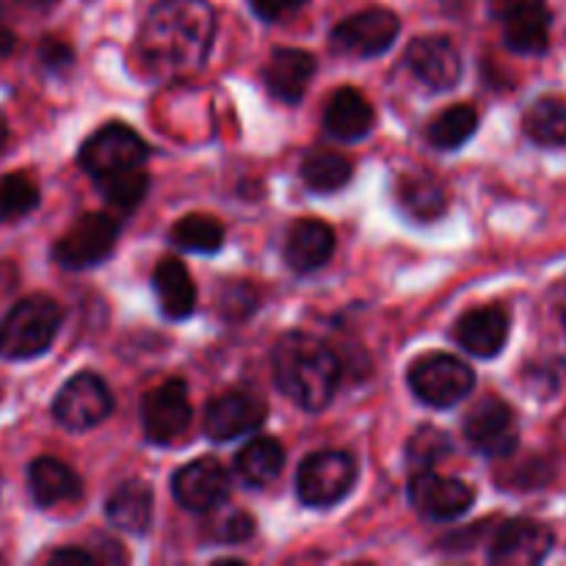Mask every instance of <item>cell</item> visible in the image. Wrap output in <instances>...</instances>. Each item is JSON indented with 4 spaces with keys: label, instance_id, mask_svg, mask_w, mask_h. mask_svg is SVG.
<instances>
[{
    "label": "cell",
    "instance_id": "1",
    "mask_svg": "<svg viewBox=\"0 0 566 566\" xmlns=\"http://www.w3.org/2000/svg\"><path fill=\"white\" fill-rule=\"evenodd\" d=\"M213 33L208 0H158L138 31V61L158 81H180L202 70Z\"/></svg>",
    "mask_w": 566,
    "mask_h": 566
},
{
    "label": "cell",
    "instance_id": "2",
    "mask_svg": "<svg viewBox=\"0 0 566 566\" xmlns=\"http://www.w3.org/2000/svg\"><path fill=\"white\" fill-rule=\"evenodd\" d=\"M274 379L296 407L321 412L340 385V359L318 337L291 332L274 346Z\"/></svg>",
    "mask_w": 566,
    "mask_h": 566
},
{
    "label": "cell",
    "instance_id": "3",
    "mask_svg": "<svg viewBox=\"0 0 566 566\" xmlns=\"http://www.w3.org/2000/svg\"><path fill=\"white\" fill-rule=\"evenodd\" d=\"M61 329V307L50 296H28L11 307L0 324V354L6 359H33L53 346Z\"/></svg>",
    "mask_w": 566,
    "mask_h": 566
},
{
    "label": "cell",
    "instance_id": "4",
    "mask_svg": "<svg viewBox=\"0 0 566 566\" xmlns=\"http://www.w3.org/2000/svg\"><path fill=\"white\" fill-rule=\"evenodd\" d=\"M473 385V368L451 354H426L409 368V387L426 407H457L462 398L470 396Z\"/></svg>",
    "mask_w": 566,
    "mask_h": 566
},
{
    "label": "cell",
    "instance_id": "5",
    "mask_svg": "<svg viewBox=\"0 0 566 566\" xmlns=\"http://www.w3.org/2000/svg\"><path fill=\"white\" fill-rule=\"evenodd\" d=\"M357 481V462L346 451H318L298 468L296 492L304 506L326 509L340 503Z\"/></svg>",
    "mask_w": 566,
    "mask_h": 566
},
{
    "label": "cell",
    "instance_id": "6",
    "mask_svg": "<svg viewBox=\"0 0 566 566\" xmlns=\"http://www.w3.org/2000/svg\"><path fill=\"white\" fill-rule=\"evenodd\" d=\"M119 219L111 213H86L66 230V235L55 243V263L70 271L92 269L111 258L119 241Z\"/></svg>",
    "mask_w": 566,
    "mask_h": 566
},
{
    "label": "cell",
    "instance_id": "7",
    "mask_svg": "<svg viewBox=\"0 0 566 566\" xmlns=\"http://www.w3.org/2000/svg\"><path fill=\"white\" fill-rule=\"evenodd\" d=\"M147 153V144L133 127L111 122L86 138V144L81 147V166L94 180H99V177L130 169V166H144Z\"/></svg>",
    "mask_w": 566,
    "mask_h": 566
},
{
    "label": "cell",
    "instance_id": "8",
    "mask_svg": "<svg viewBox=\"0 0 566 566\" xmlns=\"http://www.w3.org/2000/svg\"><path fill=\"white\" fill-rule=\"evenodd\" d=\"M464 437L470 448L486 459H503L514 453L520 442V423L514 409L501 398L490 396L475 403L464 418Z\"/></svg>",
    "mask_w": 566,
    "mask_h": 566
},
{
    "label": "cell",
    "instance_id": "9",
    "mask_svg": "<svg viewBox=\"0 0 566 566\" xmlns=\"http://www.w3.org/2000/svg\"><path fill=\"white\" fill-rule=\"evenodd\" d=\"M114 409L108 385L97 374H77L61 387L53 415L66 431H88L103 423Z\"/></svg>",
    "mask_w": 566,
    "mask_h": 566
},
{
    "label": "cell",
    "instance_id": "10",
    "mask_svg": "<svg viewBox=\"0 0 566 566\" xmlns=\"http://www.w3.org/2000/svg\"><path fill=\"white\" fill-rule=\"evenodd\" d=\"M401 31V20L390 9H365L348 17L332 31V44L337 53L354 55V59H376L387 53Z\"/></svg>",
    "mask_w": 566,
    "mask_h": 566
},
{
    "label": "cell",
    "instance_id": "11",
    "mask_svg": "<svg viewBox=\"0 0 566 566\" xmlns=\"http://www.w3.org/2000/svg\"><path fill=\"white\" fill-rule=\"evenodd\" d=\"M409 501L415 512L431 523H448L470 512L475 503L473 486L459 479H446L431 470H418L409 481Z\"/></svg>",
    "mask_w": 566,
    "mask_h": 566
},
{
    "label": "cell",
    "instance_id": "12",
    "mask_svg": "<svg viewBox=\"0 0 566 566\" xmlns=\"http://www.w3.org/2000/svg\"><path fill=\"white\" fill-rule=\"evenodd\" d=\"M144 434L155 446H169L191 423V401H188L186 381L169 379L158 390L147 392L142 401Z\"/></svg>",
    "mask_w": 566,
    "mask_h": 566
},
{
    "label": "cell",
    "instance_id": "13",
    "mask_svg": "<svg viewBox=\"0 0 566 566\" xmlns=\"http://www.w3.org/2000/svg\"><path fill=\"white\" fill-rule=\"evenodd\" d=\"M265 407L263 398L247 390H232L227 396L213 398L205 412V434L216 442H230L243 434H252L265 423Z\"/></svg>",
    "mask_w": 566,
    "mask_h": 566
},
{
    "label": "cell",
    "instance_id": "14",
    "mask_svg": "<svg viewBox=\"0 0 566 566\" xmlns=\"http://www.w3.org/2000/svg\"><path fill=\"white\" fill-rule=\"evenodd\" d=\"M506 44L520 55H542L551 42V9L545 0H497Z\"/></svg>",
    "mask_w": 566,
    "mask_h": 566
},
{
    "label": "cell",
    "instance_id": "15",
    "mask_svg": "<svg viewBox=\"0 0 566 566\" xmlns=\"http://www.w3.org/2000/svg\"><path fill=\"white\" fill-rule=\"evenodd\" d=\"M171 492H175V501L188 512H213L230 495V473L216 459H197L177 470L171 479Z\"/></svg>",
    "mask_w": 566,
    "mask_h": 566
},
{
    "label": "cell",
    "instance_id": "16",
    "mask_svg": "<svg viewBox=\"0 0 566 566\" xmlns=\"http://www.w3.org/2000/svg\"><path fill=\"white\" fill-rule=\"evenodd\" d=\"M407 64L431 92H448L462 77V55L446 36H420L409 44Z\"/></svg>",
    "mask_w": 566,
    "mask_h": 566
},
{
    "label": "cell",
    "instance_id": "17",
    "mask_svg": "<svg viewBox=\"0 0 566 566\" xmlns=\"http://www.w3.org/2000/svg\"><path fill=\"white\" fill-rule=\"evenodd\" d=\"M553 551V531L534 520H512L495 534L490 562L501 566H534Z\"/></svg>",
    "mask_w": 566,
    "mask_h": 566
},
{
    "label": "cell",
    "instance_id": "18",
    "mask_svg": "<svg viewBox=\"0 0 566 566\" xmlns=\"http://www.w3.org/2000/svg\"><path fill=\"white\" fill-rule=\"evenodd\" d=\"M457 340L473 357H497L509 340V313L503 307H497V304L470 310V313H464L459 318Z\"/></svg>",
    "mask_w": 566,
    "mask_h": 566
},
{
    "label": "cell",
    "instance_id": "19",
    "mask_svg": "<svg viewBox=\"0 0 566 566\" xmlns=\"http://www.w3.org/2000/svg\"><path fill=\"white\" fill-rule=\"evenodd\" d=\"M313 75H315V59L307 53V50H296V48L274 50V53H271L269 66H265L263 72L271 97H276L280 103H287V105L302 103Z\"/></svg>",
    "mask_w": 566,
    "mask_h": 566
},
{
    "label": "cell",
    "instance_id": "20",
    "mask_svg": "<svg viewBox=\"0 0 566 566\" xmlns=\"http://www.w3.org/2000/svg\"><path fill=\"white\" fill-rule=\"evenodd\" d=\"M335 252V232L329 224L318 219H302L287 230L285 238V260L298 274L318 271L329 263Z\"/></svg>",
    "mask_w": 566,
    "mask_h": 566
},
{
    "label": "cell",
    "instance_id": "21",
    "mask_svg": "<svg viewBox=\"0 0 566 566\" xmlns=\"http://www.w3.org/2000/svg\"><path fill=\"white\" fill-rule=\"evenodd\" d=\"M28 490L36 506L53 509L61 503H75L83 495V484L72 468L53 457H42L28 468Z\"/></svg>",
    "mask_w": 566,
    "mask_h": 566
},
{
    "label": "cell",
    "instance_id": "22",
    "mask_svg": "<svg viewBox=\"0 0 566 566\" xmlns=\"http://www.w3.org/2000/svg\"><path fill=\"white\" fill-rule=\"evenodd\" d=\"M324 127L337 142H359L374 127V108L357 88H340L332 94L324 111Z\"/></svg>",
    "mask_w": 566,
    "mask_h": 566
},
{
    "label": "cell",
    "instance_id": "23",
    "mask_svg": "<svg viewBox=\"0 0 566 566\" xmlns=\"http://www.w3.org/2000/svg\"><path fill=\"white\" fill-rule=\"evenodd\" d=\"M153 285L166 318L186 321L188 315L197 310V285H193L191 274H188V269L182 265V260H160V263L155 265Z\"/></svg>",
    "mask_w": 566,
    "mask_h": 566
},
{
    "label": "cell",
    "instance_id": "24",
    "mask_svg": "<svg viewBox=\"0 0 566 566\" xmlns=\"http://www.w3.org/2000/svg\"><path fill=\"white\" fill-rule=\"evenodd\" d=\"M105 517L125 534L144 536L153 525V490L144 481H127L108 497Z\"/></svg>",
    "mask_w": 566,
    "mask_h": 566
},
{
    "label": "cell",
    "instance_id": "25",
    "mask_svg": "<svg viewBox=\"0 0 566 566\" xmlns=\"http://www.w3.org/2000/svg\"><path fill=\"white\" fill-rule=\"evenodd\" d=\"M282 468H285V451L271 437H258V440L247 442L235 457L238 479L254 490L274 484Z\"/></svg>",
    "mask_w": 566,
    "mask_h": 566
},
{
    "label": "cell",
    "instance_id": "26",
    "mask_svg": "<svg viewBox=\"0 0 566 566\" xmlns=\"http://www.w3.org/2000/svg\"><path fill=\"white\" fill-rule=\"evenodd\" d=\"M396 191L401 208L420 221L437 219V216H442V210H446V191H442L440 182L431 175H426V171H409V175H403L401 180H398Z\"/></svg>",
    "mask_w": 566,
    "mask_h": 566
},
{
    "label": "cell",
    "instance_id": "27",
    "mask_svg": "<svg viewBox=\"0 0 566 566\" xmlns=\"http://www.w3.org/2000/svg\"><path fill=\"white\" fill-rule=\"evenodd\" d=\"M352 177V160H348L346 155L335 153V149H313V153L304 155L302 160V180L318 193L340 191Z\"/></svg>",
    "mask_w": 566,
    "mask_h": 566
},
{
    "label": "cell",
    "instance_id": "28",
    "mask_svg": "<svg viewBox=\"0 0 566 566\" xmlns=\"http://www.w3.org/2000/svg\"><path fill=\"white\" fill-rule=\"evenodd\" d=\"M171 243L182 252L193 254H216L224 247V227L213 216L191 213L171 227Z\"/></svg>",
    "mask_w": 566,
    "mask_h": 566
},
{
    "label": "cell",
    "instance_id": "29",
    "mask_svg": "<svg viewBox=\"0 0 566 566\" xmlns=\"http://www.w3.org/2000/svg\"><path fill=\"white\" fill-rule=\"evenodd\" d=\"M525 133L542 147H564L566 144V103L556 97H542L525 114Z\"/></svg>",
    "mask_w": 566,
    "mask_h": 566
},
{
    "label": "cell",
    "instance_id": "30",
    "mask_svg": "<svg viewBox=\"0 0 566 566\" xmlns=\"http://www.w3.org/2000/svg\"><path fill=\"white\" fill-rule=\"evenodd\" d=\"M475 130H479V114L473 105H453L431 122L429 142L437 149H459L473 138Z\"/></svg>",
    "mask_w": 566,
    "mask_h": 566
},
{
    "label": "cell",
    "instance_id": "31",
    "mask_svg": "<svg viewBox=\"0 0 566 566\" xmlns=\"http://www.w3.org/2000/svg\"><path fill=\"white\" fill-rule=\"evenodd\" d=\"M97 186H99V193H103L114 208L133 210L142 205L144 197H147L149 177L142 166H130V169H122V171H114V175L99 177Z\"/></svg>",
    "mask_w": 566,
    "mask_h": 566
},
{
    "label": "cell",
    "instance_id": "32",
    "mask_svg": "<svg viewBox=\"0 0 566 566\" xmlns=\"http://www.w3.org/2000/svg\"><path fill=\"white\" fill-rule=\"evenodd\" d=\"M39 205V188L25 175L0 177V221H14Z\"/></svg>",
    "mask_w": 566,
    "mask_h": 566
},
{
    "label": "cell",
    "instance_id": "33",
    "mask_svg": "<svg viewBox=\"0 0 566 566\" xmlns=\"http://www.w3.org/2000/svg\"><path fill=\"white\" fill-rule=\"evenodd\" d=\"M451 437L434 426H420L407 442V462L415 470H431L437 462L448 459L451 453Z\"/></svg>",
    "mask_w": 566,
    "mask_h": 566
},
{
    "label": "cell",
    "instance_id": "34",
    "mask_svg": "<svg viewBox=\"0 0 566 566\" xmlns=\"http://www.w3.org/2000/svg\"><path fill=\"white\" fill-rule=\"evenodd\" d=\"M252 3V11L265 22L285 20V17L296 14L307 0H249Z\"/></svg>",
    "mask_w": 566,
    "mask_h": 566
},
{
    "label": "cell",
    "instance_id": "35",
    "mask_svg": "<svg viewBox=\"0 0 566 566\" xmlns=\"http://www.w3.org/2000/svg\"><path fill=\"white\" fill-rule=\"evenodd\" d=\"M39 59L50 70H66L72 64V48L66 42H61V39H44L42 48H39Z\"/></svg>",
    "mask_w": 566,
    "mask_h": 566
},
{
    "label": "cell",
    "instance_id": "36",
    "mask_svg": "<svg viewBox=\"0 0 566 566\" xmlns=\"http://www.w3.org/2000/svg\"><path fill=\"white\" fill-rule=\"evenodd\" d=\"M252 534H254V520L249 517L247 512L232 514V517H227L219 528V539L232 542V545H235V542H247Z\"/></svg>",
    "mask_w": 566,
    "mask_h": 566
},
{
    "label": "cell",
    "instance_id": "37",
    "mask_svg": "<svg viewBox=\"0 0 566 566\" xmlns=\"http://www.w3.org/2000/svg\"><path fill=\"white\" fill-rule=\"evenodd\" d=\"M50 564H61V566H92L94 556L92 553L81 551V547H66V551H59L50 556Z\"/></svg>",
    "mask_w": 566,
    "mask_h": 566
},
{
    "label": "cell",
    "instance_id": "38",
    "mask_svg": "<svg viewBox=\"0 0 566 566\" xmlns=\"http://www.w3.org/2000/svg\"><path fill=\"white\" fill-rule=\"evenodd\" d=\"M14 50V33L0 28V55H9Z\"/></svg>",
    "mask_w": 566,
    "mask_h": 566
},
{
    "label": "cell",
    "instance_id": "39",
    "mask_svg": "<svg viewBox=\"0 0 566 566\" xmlns=\"http://www.w3.org/2000/svg\"><path fill=\"white\" fill-rule=\"evenodd\" d=\"M20 3L28 6V9H50L55 0H20Z\"/></svg>",
    "mask_w": 566,
    "mask_h": 566
},
{
    "label": "cell",
    "instance_id": "40",
    "mask_svg": "<svg viewBox=\"0 0 566 566\" xmlns=\"http://www.w3.org/2000/svg\"><path fill=\"white\" fill-rule=\"evenodd\" d=\"M6 136H9V133H6V122H3V116H0V149H3Z\"/></svg>",
    "mask_w": 566,
    "mask_h": 566
},
{
    "label": "cell",
    "instance_id": "41",
    "mask_svg": "<svg viewBox=\"0 0 566 566\" xmlns=\"http://www.w3.org/2000/svg\"><path fill=\"white\" fill-rule=\"evenodd\" d=\"M0 492H3V479H0Z\"/></svg>",
    "mask_w": 566,
    "mask_h": 566
},
{
    "label": "cell",
    "instance_id": "42",
    "mask_svg": "<svg viewBox=\"0 0 566 566\" xmlns=\"http://www.w3.org/2000/svg\"><path fill=\"white\" fill-rule=\"evenodd\" d=\"M564 326H566V310H564Z\"/></svg>",
    "mask_w": 566,
    "mask_h": 566
}]
</instances>
